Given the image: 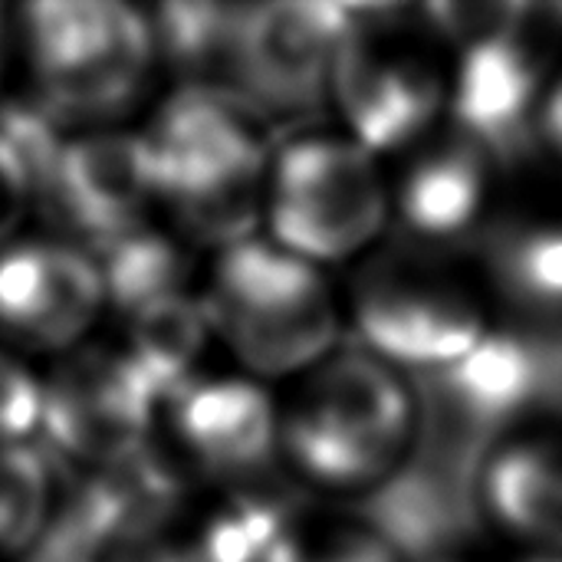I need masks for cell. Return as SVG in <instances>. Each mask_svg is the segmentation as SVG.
Listing matches in <instances>:
<instances>
[{
  "label": "cell",
  "instance_id": "52a82bcc",
  "mask_svg": "<svg viewBox=\"0 0 562 562\" xmlns=\"http://www.w3.org/2000/svg\"><path fill=\"white\" fill-rule=\"evenodd\" d=\"M329 92L349 138L382 155L422 142L435 128L448 105L451 69L441 66L425 26L398 23L389 10L366 20L362 10L349 7Z\"/></svg>",
  "mask_w": 562,
  "mask_h": 562
},
{
  "label": "cell",
  "instance_id": "ba28073f",
  "mask_svg": "<svg viewBox=\"0 0 562 562\" xmlns=\"http://www.w3.org/2000/svg\"><path fill=\"white\" fill-rule=\"evenodd\" d=\"M352 319L366 352L395 372H448L491 333L468 280L428 254L369 263L352 290Z\"/></svg>",
  "mask_w": 562,
  "mask_h": 562
},
{
  "label": "cell",
  "instance_id": "7402d4cb",
  "mask_svg": "<svg viewBox=\"0 0 562 562\" xmlns=\"http://www.w3.org/2000/svg\"><path fill=\"white\" fill-rule=\"evenodd\" d=\"M43 418V382L0 349V445H23Z\"/></svg>",
  "mask_w": 562,
  "mask_h": 562
},
{
  "label": "cell",
  "instance_id": "d6986e66",
  "mask_svg": "<svg viewBox=\"0 0 562 562\" xmlns=\"http://www.w3.org/2000/svg\"><path fill=\"white\" fill-rule=\"evenodd\" d=\"M494 270L510 296L537 310H562V217H533L504 231Z\"/></svg>",
  "mask_w": 562,
  "mask_h": 562
},
{
  "label": "cell",
  "instance_id": "484cf974",
  "mask_svg": "<svg viewBox=\"0 0 562 562\" xmlns=\"http://www.w3.org/2000/svg\"><path fill=\"white\" fill-rule=\"evenodd\" d=\"M527 562H562L560 557H547V553H543V557H533V560H527Z\"/></svg>",
  "mask_w": 562,
  "mask_h": 562
},
{
  "label": "cell",
  "instance_id": "e0dca14e",
  "mask_svg": "<svg viewBox=\"0 0 562 562\" xmlns=\"http://www.w3.org/2000/svg\"><path fill=\"white\" fill-rule=\"evenodd\" d=\"M99 270L105 283V300L132 316L145 306L188 293L191 257L181 237L142 224L102 247Z\"/></svg>",
  "mask_w": 562,
  "mask_h": 562
},
{
  "label": "cell",
  "instance_id": "ac0fdd59",
  "mask_svg": "<svg viewBox=\"0 0 562 562\" xmlns=\"http://www.w3.org/2000/svg\"><path fill=\"white\" fill-rule=\"evenodd\" d=\"M458 402L481 422L517 415L540 392V362L514 336L487 333L484 342L445 372Z\"/></svg>",
  "mask_w": 562,
  "mask_h": 562
},
{
  "label": "cell",
  "instance_id": "9c48e42d",
  "mask_svg": "<svg viewBox=\"0 0 562 562\" xmlns=\"http://www.w3.org/2000/svg\"><path fill=\"white\" fill-rule=\"evenodd\" d=\"M158 405L122 349L79 346L43 382L40 428L59 451L105 468L145 448Z\"/></svg>",
  "mask_w": 562,
  "mask_h": 562
},
{
  "label": "cell",
  "instance_id": "44dd1931",
  "mask_svg": "<svg viewBox=\"0 0 562 562\" xmlns=\"http://www.w3.org/2000/svg\"><path fill=\"white\" fill-rule=\"evenodd\" d=\"M270 562H398L382 537L356 524L293 520Z\"/></svg>",
  "mask_w": 562,
  "mask_h": 562
},
{
  "label": "cell",
  "instance_id": "2e32d148",
  "mask_svg": "<svg viewBox=\"0 0 562 562\" xmlns=\"http://www.w3.org/2000/svg\"><path fill=\"white\" fill-rule=\"evenodd\" d=\"M214 336L204 300L181 293L145 306L128 316V333L122 356L145 379L158 402H168L188 382H194V369Z\"/></svg>",
  "mask_w": 562,
  "mask_h": 562
},
{
  "label": "cell",
  "instance_id": "9a60e30c",
  "mask_svg": "<svg viewBox=\"0 0 562 562\" xmlns=\"http://www.w3.org/2000/svg\"><path fill=\"white\" fill-rule=\"evenodd\" d=\"M481 501L514 540L547 557L562 553V435L504 441L481 471Z\"/></svg>",
  "mask_w": 562,
  "mask_h": 562
},
{
  "label": "cell",
  "instance_id": "5b68a950",
  "mask_svg": "<svg viewBox=\"0 0 562 562\" xmlns=\"http://www.w3.org/2000/svg\"><path fill=\"white\" fill-rule=\"evenodd\" d=\"M389 207L375 155L349 135H306L270 161L263 201L270 240L313 267L366 250L385 227Z\"/></svg>",
  "mask_w": 562,
  "mask_h": 562
},
{
  "label": "cell",
  "instance_id": "603a6c76",
  "mask_svg": "<svg viewBox=\"0 0 562 562\" xmlns=\"http://www.w3.org/2000/svg\"><path fill=\"white\" fill-rule=\"evenodd\" d=\"M102 562H204L191 537H175L165 524L119 540Z\"/></svg>",
  "mask_w": 562,
  "mask_h": 562
},
{
  "label": "cell",
  "instance_id": "6da1fadb",
  "mask_svg": "<svg viewBox=\"0 0 562 562\" xmlns=\"http://www.w3.org/2000/svg\"><path fill=\"white\" fill-rule=\"evenodd\" d=\"M142 142L155 191L188 237L221 250L254 237L273 161L263 109L244 92L188 86L155 112Z\"/></svg>",
  "mask_w": 562,
  "mask_h": 562
},
{
  "label": "cell",
  "instance_id": "30bf717a",
  "mask_svg": "<svg viewBox=\"0 0 562 562\" xmlns=\"http://www.w3.org/2000/svg\"><path fill=\"white\" fill-rule=\"evenodd\" d=\"M99 260L63 240L0 250V336L33 352H72L105 306Z\"/></svg>",
  "mask_w": 562,
  "mask_h": 562
},
{
  "label": "cell",
  "instance_id": "7a4b0ae2",
  "mask_svg": "<svg viewBox=\"0 0 562 562\" xmlns=\"http://www.w3.org/2000/svg\"><path fill=\"white\" fill-rule=\"evenodd\" d=\"M415 441L402 375L369 352H339L306 372L280 415V448L319 487L366 491L398 471Z\"/></svg>",
  "mask_w": 562,
  "mask_h": 562
},
{
  "label": "cell",
  "instance_id": "ffe728a7",
  "mask_svg": "<svg viewBox=\"0 0 562 562\" xmlns=\"http://www.w3.org/2000/svg\"><path fill=\"white\" fill-rule=\"evenodd\" d=\"M49 524V477L26 445H0V560L40 543Z\"/></svg>",
  "mask_w": 562,
  "mask_h": 562
},
{
  "label": "cell",
  "instance_id": "cb8c5ba5",
  "mask_svg": "<svg viewBox=\"0 0 562 562\" xmlns=\"http://www.w3.org/2000/svg\"><path fill=\"white\" fill-rule=\"evenodd\" d=\"M33 194H36V184H33L26 165L20 161L13 145L0 135V250L16 234Z\"/></svg>",
  "mask_w": 562,
  "mask_h": 562
},
{
  "label": "cell",
  "instance_id": "7c38bea8",
  "mask_svg": "<svg viewBox=\"0 0 562 562\" xmlns=\"http://www.w3.org/2000/svg\"><path fill=\"white\" fill-rule=\"evenodd\" d=\"M46 194L79 234L102 247L142 227L145 207L158 198L142 135L86 132L63 142Z\"/></svg>",
  "mask_w": 562,
  "mask_h": 562
},
{
  "label": "cell",
  "instance_id": "8fae6325",
  "mask_svg": "<svg viewBox=\"0 0 562 562\" xmlns=\"http://www.w3.org/2000/svg\"><path fill=\"white\" fill-rule=\"evenodd\" d=\"M349 30V7L270 3L244 10L234 56L250 86L247 99L306 109L329 89L336 53Z\"/></svg>",
  "mask_w": 562,
  "mask_h": 562
},
{
  "label": "cell",
  "instance_id": "d4e9b609",
  "mask_svg": "<svg viewBox=\"0 0 562 562\" xmlns=\"http://www.w3.org/2000/svg\"><path fill=\"white\" fill-rule=\"evenodd\" d=\"M540 122H543V132H547L550 145L562 155V76L550 86V92H547V99H543Z\"/></svg>",
  "mask_w": 562,
  "mask_h": 562
},
{
  "label": "cell",
  "instance_id": "277c9868",
  "mask_svg": "<svg viewBox=\"0 0 562 562\" xmlns=\"http://www.w3.org/2000/svg\"><path fill=\"white\" fill-rule=\"evenodd\" d=\"M431 30L451 43L448 109L454 128L487 151L514 142L550 92L562 7L537 3H435Z\"/></svg>",
  "mask_w": 562,
  "mask_h": 562
},
{
  "label": "cell",
  "instance_id": "3957f363",
  "mask_svg": "<svg viewBox=\"0 0 562 562\" xmlns=\"http://www.w3.org/2000/svg\"><path fill=\"white\" fill-rule=\"evenodd\" d=\"M214 336L257 379L313 372L333 356L339 313L319 267L250 237L221 260L204 296Z\"/></svg>",
  "mask_w": 562,
  "mask_h": 562
},
{
  "label": "cell",
  "instance_id": "5bb4252c",
  "mask_svg": "<svg viewBox=\"0 0 562 562\" xmlns=\"http://www.w3.org/2000/svg\"><path fill=\"white\" fill-rule=\"evenodd\" d=\"M491 155L461 128L428 138L405 165L392 194L405 231L428 244L464 237L487 207Z\"/></svg>",
  "mask_w": 562,
  "mask_h": 562
},
{
  "label": "cell",
  "instance_id": "4fadbf2b",
  "mask_svg": "<svg viewBox=\"0 0 562 562\" xmlns=\"http://www.w3.org/2000/svg\"><path fill=\"white\" fill-rule=\"evenodd\" d=\"M178 448L211 474L257 477L280 448V412L250 379H194L168 398Z\"/></svg>",
  "mask_w": 562,
  "mask_h": 562
},
{
  "label": "cell",
  "instance_id": "8992f818",
  "mask_svg": "<svg viewBox=\"0 0 562 562\" xmlns=\"http://www.w3.org/2000/svg\"><path fill=\"white\" fill-rule=\"evenodd\" d=\"M33 79L49 109L105 119L128 105L155 56V26L119 0H46L23 10Z\"/></svg>",
  "mask_w": 562,
  "mask_h": 562
},
{
  "label": "cell",
  "instance_id": "4316f807",
  "mask_svg": "<svg viewBox=\"0 0 562 562\" xmlns=\"http://www.w3.org/2000/svg\"><path fill=\"white\" fill-rule=\"evenodd\" d=\"M0 59H3V16H0Z\"/></svg>",
  "mask_w": 562,
  "mask_h": 562
}]
</instances>
